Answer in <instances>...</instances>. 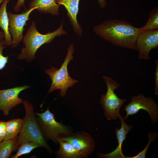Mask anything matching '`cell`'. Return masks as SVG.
Listing matches in <instances>:
<instances>
[{
	"mask_svg": "<svg viewBox=\"0 0 158 158\" xmlns=\"http://www.w3.org/2000/svg\"><path fill=\"white\" fill-rule=\"evenodd\" d=\"M95 32L113 44L123 48L136 49L139 28L124 20H107L93 28Z\"/></svg>",
	"mask_w": 158,
	"mask_h": 158,
	"instance_id": "1",
	"label": "cell"
},
{
	"mask_svg": "<svg viewBox=\"0 0 158 158\" xmlns=\"http://www.w3.org/2000/svg\"><path fill=\"white\" fill-rule=\"evenodd\" d=\"M66 34L63 30V22L56 30L43 34L37 31L35 22L33 21L24 36L23 40L24 47L21 48L17 58L20 60H25L30 63L34 59L35 53L41 46L45 44L50 43L56 37Z\"/></svg>",
	"mask_w": 158,
	"mask_h": 158,
	"instance_id": "2",
	"label": "cell"
},
{
	"mask_svg": "<svg viewBox=\"0 0 158 158\" xmlns=\"http://www.w3.org/2000/svg\"><path fill=\"white\" fill-rule=\"evenodd\" d=\"M25 111V116L21 130L18 135L16 144L18 147L22 143L28 142L35 141L40 143L42 147L49 152L52 150L43 137L39 126L32 104L27 100L22 102Z\"/></svg>",
	"mask_w": 158,
	"mask_h": 158,
	"instance_id": "3",
	"label": "cell"
},
{
	"mask_svg": "<svg viewBox=\"0 0 158 158\" xmlns=\"http://www.w3.org/2000/svg\"><path fill=\"white\" fill-rule=\"evenodd\" d=\"M74 51V46L73 44H71L68 49L67 55L60 68L58 69L51 67L50 68L45 70V73L49 76L51 81L48 94L59 89L60 95L62 97H64L68 88L78 82V80L71 77L68 69V64L73 59V54Z\"/></svg>",
	"mask_w": 158,
	"mask_h": 158,
	"instance_id": "4",
	"label": "cell"
},
{
	"mask_svg": "<svg viewBox=\"0 0 158 158\" xmlns=\"http://www.w3.org/2000/svg\"><path fill=\"white\" fill-rule=\"evenodd\" d=\"M107 85V92L102 95L100 104L104 110V115L108 120L116 119L120 115V109L123 103L127 101L126 98L121 99L118 97L114 90L120 87V84L112 78L102 76Z\"/></svg>",
	"mask_w": 158,
	"mask_h": 158,
	"instance_id": "5",
	"label": "cell"
},
{
	"mask_svg": "<svg viewBox=\"0 0 158 158\" xmlns=\"http://www.w3.org/2000/svg\"><path fill=\"white\" fill-rule=\"evenodd\" d=\"M35 114L40 129L46 140H51L57 144L59 143V136L71 133L68 127L56 120L54 114L48 108L43 113Z\"/></svg>",
	"mask_w": 158,
	"mask_h": 158,
	"instance_id": "6",
	"label": "cell"
},
{
	"mask_svg": "<svg viewBox=\"0 0 158 158\" xmlns=\"http://www.w3.org/2000/svg\"><path fill=\"white\" fill-rule=\"evenodd\" d=\"M131 100V102L124 108V110L126 112L124 117L125 120L129 116L135 114L142 109L149 114L153 124L157 122L158 120V106L152 98L145 97L141 93L133 96Z\"/></svg>",
	"mask_w": 158,
	"mask_h": 158,
	"instance_id": "7",
	"label": "cell"
},
{
	"mask_svg": "<svg viewBox=\"0 0 158 158\" xmlns=\"http://www.w3.org/2000/svg\"><path fill=\"white\" fill-rule=\"evenodd\" d=\"M35 9V8H30L19 14L7 12L9 18V31L12 37L11 47L16 48L23 40L24 27L27 25L26 22L30 19V14Z\"/></svg>",
	"mask_w": 158,
	"mask_h": 158,
	"instance_id": "8",
	"label": "cell"
},
{
	"mask_svg": "<svg viewBox=\"0 0 158 158\" xmlns=\"http://www.w3.org/2000/svg\"><path fill=\"white\" fill-rule=\"evenodd\" d=\"M58 138L64 141L68 142L78 151L81 157H87L93 151L95 146L94 141L88 133L80 132L68 135H61Z\"/></svg>",
	"mask_w": 158,
	"mask_h": 158,
	"instance_id": "9",
	"label": "cell"
},
{
	"mask_svg": "<svg viewBox=\"0 0 158 158\" xmlns=\"http://www.w3.org/2000/svg\"><path fill=\"white\" fill-rule=\"evenodd\" d=\"M158 48V29L140 32L136 45V49L139 53V59H150L149 54L150 51Z\"/></svg>",
	"mask_w": 158,
	"mask_h": 158,
	"instance_id": "10",
	"label": "cell"
},
{
	"mask_svg": "<svg viewBox=\"0 0 158 158\" xmlns=\"http://www.w3.org/2000/svg\"><path fill=\"white\" fill-rule=\"evenodd\" d=\"M30 86L25 85L0 90V111L4 115L8 116L13 108L22 103L23 100L18 97L19 94Z\"/></svg>",
	"mask_w": 158,
	"mask_h": 158,
	"instance_id": "11",
	"label": "cell"
},
{
	"mask_svg": "<svg viewBox=\"0 0 158 158\" xmlns=\"http://www.w3.org/2000/svg\"><path fill=\"white\" fill-rule=\"evenodd\" d=\"M118 118L121 121V126L119 129L116 128L115 131L118 141V145L114 151L110 153L105 154L102 153L97 154L99 158H125V156L122 151V144L126 139L127 134L132 129L133 127L132 125H128L125 121L124 118L120 115Z\"/></svg>",
	"mask_w": 158,
	"mask_h": 158,
	"instance_id": "12",
	"label": "cell"
},
{
	"mask_svg": "<svg viewBox=\"0 0 158 158\" xmlns=\"http://www.w3.org/2000/svg\"><path fill=\"white\" fill-rule=\"evenodd\" d=\"M59 6L63 5L66 9L67 15L74 30L77 34L81 36L82 30L80 25L78 23L77 16L79 10L80 0H55Z\"/></svg>",
	"mask_w": 158,
	"mask_h": 158,
	"instance_id": "13",
	"label": "cell"
},
{
	"mask_svg": "<svg viewBox=\"0 0 158 158\" xmlns=\"http://www.w3.org/2000/svg\"><path fill=\"white\" fill-rule=\"evenodd\" d=\"M59 6L55 0H31L29 7L30 8H35L42 13L56 16L59 14Z\"/></svg>",
	"mask_w": 158,
	"mask_h": 158,
	"instance_id": "14",
	"label": "cell"
},
{
	"mask_svg": "<svg viewBox=\"0 0 158 158\" xmlns=\"http://www.w3.org/2000/svg\"><path fill=\"white\" fill-rule=\"evenodd\" d=\"M9 1L4 0L0 7V28L4 33V45L6 46L11 45L12 42L11 36L9 31V18L6 10L7 6Z\"/></svg>",
	"mask_w": 158,
	"mask_h": 158,
	"instance_id": "15",
	"label": "cell"
},
{
	"mask_svg": "<svg viewBox=\"0 0 158 158\" xmlns=\"http://www.w3.org/2000/svg\"><path fill=\"white\" fill-rule=\"evenodd\" d=\"M59 149L56 152L57 157L61 158H77L81 157L78 151L69 142L58 139Z\"/></svg>",
	"mask_w": 158,
	"mask_h": 158,
	"instance_id": "16",
	"label": "cell"
},
{
	"mask_svg": "<svg viewBox=\"0 0 158 158\" xmlns=\"http://www.w3.org/2000/svg\"><path fill=\"white\" fill-rule=\"evenodd\" d=\"M23 119L15 118L6 122V133L5 140L13 139L20 132Z\"/></svg>",
	"mask_w": 158,
	"mask_h": 158,
	"instance_id": "17",
	"label": "cell"
},
{
	"mask_svg": "<svg viewBox=\"0 0 158 158\" xmlns=\"http://www.w3.org/2000/svg\"><path fill=\"white\" fill-rule=\"evenodd\" d=\"M18 137V135L13 139L4 140L0 142V158H9L13 152L17 151Z\"/></svg>",
	"mask_w": 158,
	"mask_h": 158,
	"instance_id": "18",
	"label": "cell"
},
{
	"mask_svg": "<svg viewBox=\"0 0 158 158\" xmlns=\"http://www.w3.org/2000/svg\"><path fill=\"white\" fill-rule=\"evenodd\" d=\"M157 29H158V10L157 8H155L150 12L146 25L139 29L141 32Z\"/></svg>",
	"mask_w": 158,
	"mask_h": 158,
	"instance_id": "19",
	"label": "cell"
},
{
	"mask_svg": "<svg viewBox=\"0 0 158 158\" xmlns=\"http://www.w3.org/2000/svg\"><path fill=\"white\" fill-rule=\"evenodd\" d=\"M42 147L39 143L35 142H23L18 147L16 153L11 158H17L20 156L30 153L34 149Z\"/></svg>",
	"mask_w": 158,
	"mask_h": 158,
	"instance_id": "20",
	"label": "cell"
},
{
	"mask_svg": "<svg viewBox=\"0 0 158 158\" xmlns=\"http://www.w3.org/2000/svg\"><path fill=\"white\" fill-rule=\"evenodd\" d=\"M149 141L145 148L136 155L132 157H125V158H145L146 154L151 143L153 141L157 136L155 132H150L148 135Z\"/></svg>",
	"mask_w": 158,
	"mask_h": 158,
	"instance_id": "21",
	"label": "cell"
},
{
	"mask_svg": "<svg viewBox=\"0 0 158 158\" xmlns=\"http://www.w3.org/2000/svg\"><path fill=\"white\" fill-rule=\"evenodd\" d=\"M6 47L4 45V40L0 41V71L3 69L8 63L9 56H4L3 54V50Z\"/></svg>",
	"mask_w": 158,
	"mask_h": 158,
	"instance_id": "22",
	"label": "cell"
},
{
	"mask_svg": "<svg viewBox=\"0 0 158 158\" xmlns=\"http://www.w3.org/2000/svg\"><path fill=\"white\" fill-rule=\"evenodd\" d=\"M6 133V122L0 121V142L5 140Z\"/></svg>",
	"mask_w": 158,
	"mask_h": 158,
	"instance_id": "23",
	"label": "cell"
},
{
	"mask_svg": "<svg viewBox=\"0 0 158 158\" xmlns=\"http://www.w3.org/2000/svg\"><path fill=\"white\" fill-rule=\"evenodd\" d=\"M25 0H18L16 4L13 7V9L14 11L18 12L20 10L21 7H24L26 10L25 5Z\"/></svg>",
	"mask_w": 158,
	"mask_h": 158,
	"instance_id": "24",
	"label": "cell"
},
{
	"mask_svg": "<svg viewBox=\"0 0 158 158\" xmlns=\"http://www.w3.org/2000/svg\"><path fill=\"white\" fill-rule=\"evenodd\" d=\"M156 64V69L154 73L155 79V87L154 92L155 95L158 94V61H155Z\"/></svg>",
	"mask_w": 158,
	"mask_h": 158,
	"instance_id": "25",
	"label": "cell"
},
{
	"mask_svg": "<svg viewBox=\"0 0 158 158\" xmlns=\"http://www.w3.org/2000/svg\"><path fill=\"white\" fill-rule=\"evenodd\" d=\"M98 1L100 6L103 8L106 6V2L105 0H98Z\"/></svg>",
	"mask_w": 158,
	"mask_h": 158,
	"instance_id": "26",
	"label": "cell"
},
{
	"mask_svg": "<svg viewBox=\"0 0 158 158\" xmlns=\"http://www.w3.org/2000/svg\"><path fill=\"white\" fill-rule=\"evenodd\" d=\"M4 38V33L3 31L0 32V41L3 40Z\"/></svg>",
	"mask_w": 158,
	"mask_h": 158,
	"instance_id": "27",
	"label": "cell"
},
{
	"mask_svg": "<svg viewBox=\"0 0 158 158\" xmlns=\"http://www.w3.org/2000/svg\"><path fill=\"white\" fill-rule=\"evenodd\" d=\"M4 0H0V5L2 3Z\"/></svg>",
	"mask_w": 158,
	"mask_h": 158,
	"instance_id": "28",
	"label": "cell"
}]
</instances>
